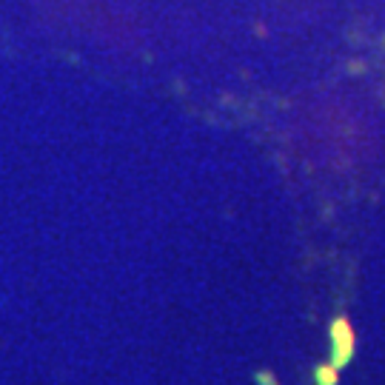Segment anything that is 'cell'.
Masks as SVG:
<instances>
[{
    "label": "cell",
    "mask_w": 385,
    "mask_h": 385,
    "mask_svg": "<svg viewBox=\"0 0 385 385\" xmlns=\"http://www.w3.org/2000/svg\"><path fill=\"white\" fill-rule=\"evenodd\" d=\"M331 366L334 369H343L351 357H354V349H357V340H354V329L349 326L346 317H337L331 323Z\"/></svg>",
    "instance_id": "6da1fadb"
},
{
    "label": "cell",
    "mask_w": 385,
    "mask_h": 385,
    "mask_svg": "<svg viewBox=\"0 0 385 385\" xmlns=\"http://www.w3.org/2000/svg\"><path fill=\"white\" fill-rule=\"evenodd\" d=\"M317 385H337V369L329 363V366H320L317 374H314Z\"/></svg>",
    "instance_id": "7a4b0ae2"
}]
</instances>
